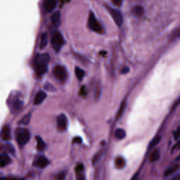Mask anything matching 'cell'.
<instances>
[{
  "label": "cell",
  "mask_w": 180,
  "mask_h": 180,
  "mask_svg": "<svg viewBox=\"0 0 180 180\" xmlns=\"http://www.w3.org/2000/svg\"><path fill=\"white\" fill-rule=\"evenodd\" d=\"M50 57L48 54H38L35 58V70L39 75L44 74L47 70V66Z\"/></svg>",
  "instance_id": "obj_1"
},
{
  "label": "cell",
  "mask_w": 180,
  "mask_h": 180,
  "mask_svg": "<svg viewBox=\"0 0 180 180\" xmlns=\"http://www.w3.org/2000/svg\"><path fill=\"white\" fill-rule=\"evenodd\" d=\"M64 43H65V41H64L63 37L60 34V32H58V31L54 32V34L52 36V44L53 48L56 52H58Z\"/></svg>",
  "instance_id": "obj_2"
},
{
  "label": "cell",
  "mask_w": 180,
  "mask_h": 180,
  "mask_svg": "<svg viewBox=\"0 0 180 180\" xmlns=\"http://www.w3.org/2000/svg\"><path fill=\"white\" fill-rule=\"evenodd\" d=\"M88 25L89 28L91 30L97 32L98 33H101L103 32V29L101 25L99 24V21L97 20L94 14L92 12H90L89 16V21H88Z\"/></svg>",
  "instance_id": "obj_3"
},
{
  "label": "cell",
  "mask_w": 180,
  "mask_h": 180,
  "mask_svg": "<svg viewBox=\"0 0 180 180\" xmlns=\"http://www.w3.org/2000/svg\"><path fill=\"white\" fill-rule=\"evenodd\" d=\"M30 132L27 130H21L18 133L17 142L21 146L25 145L30 140Z\"/></svg>",
  "instance_id": "obj_4"
},
{
  "label": "cell",
  "mask_w": 180,
  "mask_h": 180,
  "mask_svg": "<svg viewBox=\"0 0 180 180\" xmlns=\"http://www.w3.org/2000/svg\"><path fill=\"white\" fill-rule=\"evenodd\" d=\"M54 75L55 76L56 79H58L60 81H64L67 77V72H66V68L63 66H56L54 68Z\"/></svg>",
  "instance_id": "obj_5"
},
{
  "label": "cell",
  "mask_w": 180,
  "mask_h": 180,
  "mask_svg": "<svg viewBox=\"0 0 180 180\" xmlns=\"http://www.w3.org/2000/svg\"><path fill=\"white\" fill-rule=\"evenodd\" d=\"M108 11H109V12H110L111 15H112L115 23H116L118 26L122 25V23H123V18H122V13H121L118 10H116V9H111V8H108Z\"/></svg>",
  "instance_id": "obj_6"
},
{
  "label": "cell",
  "mask_w": 180,
  "mask_h": 180,
  "mask_svg": "<svg viewBox=\"0 0 180 180\" xmlns=\"http://www.w3.org/2000/svg\"><path fill=\"white\" fill-rule=\"evenodd\" d=\"M68 120L64 114H60L57 118V125L58 128L60 131H64L67 128Z\"/></svg>",
  "instance_id": "obj_7"
},
{
  "label": "cell",
  "mask_w": 180,
  "mask_h": 180,
  "mask_svg": "<svg viewBox=\"0 0 180 180\" xmlns=\"http://www.w3.org/2000/svg\"><path fill=\"white\" fill-rule=\"evenodd\" d=\"M56 4H57L56 0H44V7L45 10L48 12H51L54 10L56 7Z\"/></svg>",
  "instance_id": "obj_8"
},
{
  "label": "cell",
  "mask_w": 180,
  "mask_h": 180,
  "mask_svg": "<svg viewBox=\"0 0 180 180\" xmlns=\"http://www.w3.org/2000/svg\"><path fill=\"white\" fill-rule=\"evenodd\" d=\"M46 97V94L44 91H41L37 94V95L35 96V99H34V103L35 105L40 104L41 103H42L44 101V99Z\"/></svg>",
  "instance_id": "obj_9"
},
{
  "label": "cell",
  "mask_w": 180,
  "mask_h": 180,
  "mask_svg": "<svg viewBox=\"0 0 180 180\" xmlns=\"http://www.w3.org/2000/svg\"><path fill=\"white\" fill-rule=\"evenodd\" d=\"M52 24L55 27H58L60 24V11H56L53 13L51 18Z\"/></svg>",
  "instance_id": "obj_10"
},
{
  "label": "cell",
  "mask_w": 180,
  "mask_h": 180,
  "mask_svg": "<svg viewBox=\"0 0 180 180\" xmlns=\"http://www.w3.org/2000/svg\"><path fill=\"white\" fill-rule=\"evenodd\" d=\"M1 137L4 140L9 141L11 139V131L8 126H4L1 130Z\"/></svg>",
  "instance_id": "obj_11"
},
{
  "label": "cell",
  "mask_w": 180,
  "mask_h": 180,
  "mask_svg": "<svg viewBox=\"0 0 180 180\" xmlns=\"http://www.w3.org/2000/svg\"><path fill=\"white\" fill-rule=\"evenodd\" d=\"M49 164V160L46 158L45 157H40L37 160V165L40 168L46 167Z\"/></svg>",
  "instance_id": "obj_12"
},
{
  "label": "cell",
  "mask_w": 180,
  "mask_h": 180,
  "mask_svg": "<svg viewBox=\"0 0 180 180\" xmlns=\"http://www.w3.org/2000/svg\"><path fill=\"white\" fill-rule=\"evenodd\" d=\"M48 43V35L46 32H44L43 34L41 35V38H40V49H43L45 48L47 45Z\"/></svg>",
  "instance_id": "obj_13"
},
{
  "label": "cell",
  "mask_w": 180,
  "mask_h": 180,
  "mask_svg": "<svg viewBox=\"0 0 180 180\" xmlns=\"http://www.w3.org/2000/svg\"><path fill=\"white\" fill-rule=\"evenodd\" d=\"M1 167H4V166L7 165L8 164L11 163V158H9V156L6 153H2L1 155Z\"/></svg>",
  "instance_id": "obj_14"
},
{
  "label": "cell",
  "mask_w": 180,
  "mask_h": 180,
  "mask_svg": "<svg viewBox=\"0 0 180 180\" xmlns=\"http://www.w3.org/2000/svg\"><path fill=\"white\" fill-rule=\"evenodd\" d=\"M115 137L118 139H124L125 136H126V132H125V131L123 130V129H117V130H115Z\"/></svg>",
  "instance_id": "obj_15"
},
{
  "label": "cell",
  "mask_w": 180,
  "mask_h": 180,
  "mask_svg": "<svg viewBox=\"0 0 180 180\" xmlns=\"http://www.w3.org/2000/svg\"><path fill=\"white\" fill-rule=\"evenodd\" d=\"M115 163L117 168H118V169H122V168L125 167V159L122 157L116 158Z\"/></svg>",
  "instance_id": "obj_16"
},
{
  "label": "cell",
  "mask_w": 180,
  "mask_h": 180,
  "mask_svg": "<svg viewBox=\"0 0 180 180\" xmlns=\"http://www.w3.org/2000/svg\"><path fill=\"white\" fill-rule=\"evenodd\" d=\"M160 140H161V136H160V135H158V136H155V137L153 138V139L150 142L149 146H148V148H149V149H152V148H153L155 146H156L158 144H159Z\"/></svg>",
  "instance_id": "obj_17"
},
{
  "label": "cell",
  "mask_w": 180,
  "mask_h": 180,
  "mask_svg": "<svg viewBox=\"0 0 180 180\" xmlns=\"http://www.w3.org/2000/svg\"><path fill=\"white\" fill-rule=\"evenodd\" d=\"M160 158V152L158 150H155L152 152V153L150 154L149 160L150 162H156Z\"/></svg>",
  "instance_id": "obj_18"
},
{
  "label": "cell",
  "mask_w": 180,
  "mask_h": 180,
  "mask_svg": "<svg viewBox=\"0 0 180 180\" xmlns=\"http://www.w3.org/2000/svg\"><path fill=\"white\" fill-rule=\"evenodd\" d=\"M45 146V143L44 141L42 139V138L40 136H37V148L39 150H43L44 149Z\"/></svg>",
  "instance_id": "obj_19"
},
{
  "label": "cell",
  "mask_w": 180,
  "mask_h": 180,
  "mask_svg": "<svg viewBox=\"0 0 180 180\" xmlns=\"http://www.w3.org/2000/svg\"><path fill=\"white\" fill-rule=\"evenodd\" d=\"M178 168H179V165H175L173 166V167H169L164 172V176H165V177L170 176V175H172V174H173L175 172L177 171Z\"/></svg>",
  "instance_id": "obj_20"
},
{
  "label": "cell",
  "mask_w": 180,
  "mask_h": 180,
  "mask_svg": "<svg viewBox=\"0 0 180 180\" xmlns=\"http://www.w3.org/2000/svg\"><path fill=\"white\" fill-rule=\"evenodd\" d=\"M75 75L77 76V79L80 80H82L83 79L84 76H85V71L83 70H82L81 68L76 67L75 68Z\"/></svg>",
  "instance_id": "obj_21"
},
{
  "label": "cell",
  "mask_w": 180,
  "mask_h": 180,
  "mask_svg": "<svg viewBox=\"0 0 180 180\" xmlns=\"http://www.w3.org/2000/svg\"><path fill=\"white\" fill-rule=\"evenodd\" d=\"M133 12L136 16H141L144 13V9L141 6H136L133 9Z\"/></svg>",
  "instance_id": "obj_22"
},
{
  "label": "cell",
  "mask_w": 180,
  "mask_h": 180,
  "mask_svg": "<svg viewBox=\"0 0 180 180\" xmlns=\"http://www.w3.org/2000/svg\"><path fill=\"white\" fill-rule=\"evenodd\" d=\"M125 106H126V103H125V101L122 103V104L120 105V108H119V110L118 112L117 113V116H116V119L120 118L121 116H122V115L123 114V113H124L125 109Z\"/></svg>",
  "instance_id": "obj_23"
},
{
  "label": "cell",
  "mask_w": 180,
  "mask_h": 180,
  "mask_svg": "<svg viewBox=\"0 0 180 180\" xmlns=\"http://www.w3.org/2000/svg\"><path fill=\"white\" fill-rule=\"evenodd\" d=\"M23 101H21V100H18L15 101L14 103H13V108L15 109V110H19V109H21V108L23 106Z\"/></svg>",
  "instance_id": "obj_24"
},
{
  "label": "cell",
  "mask_w": 180,
  "mask_h": 180,
  "mask_svg": "<svg viewBox=\"0 0 180 180\" xmlns=\"http://www.w3.org/2000/svg\"><path fill=\"white\" fill-rule=\"evenodd\" d=\"M30 118H31L30 114L25 115V116L23 117L22 120H21V123H22V124H23V125H25L29 124V122H30Z\"/></svg>",
  "instance_id": "obj_25"
},
{
  "label": "cell",
  "mask_w": 180,
  "mask_h": 180,
  "mask_svg": "<svg viewBox=\"0 0 180 180\" xmlns=\"http://www.w3.org/2000/svg\"><path fill=\"white\" fill-rule=\"evenodd\" d=\"M66 178V173H63V172H61L59 174H58L57 176H56V179L57 180H64Z\"/></svg>",
  "instance_id": "obj_26"
},
{
  "label": "cell",
  "mask_w": 180,
  "mask_h": 180,
  "mask_svg": "<svg viewBox=\"0 0 180 180\" xmlns=\"http://www.w3.org/2000/svg\"><path fill=\"white\" fill-rule=\"evenodd\" d=\"M180 137V127L177 128V130L175 131V133H174V138H175V140H177Z\"/></svg>",
  "instance_id": "obj_27"
},
{
  "label": "cell",
  "mask_w": 180,
  "mask_h": 180,
  "mask_svg": "<svg viewBox=\"0 0 180 180\" xmlns=\"http://www.w3.org/2000/svg\"><path fill=\"white\" fill-rule=\"evenodd\" d=\"M87 94V90H86L85 87H82L81 89L80 90V95L83 96V97H85V96Z\"/></svg>",
  "instance_id": "obj_28"
},
{
  "label": "cell",
  "mask_w": 180,
  "mask_h": 180,
  "mask_svg": "<svg viewBox=\"0 0 180 180\" xmlns=\"http://www.w3.org/2000/svg\"><path fill=\"white\" fill-rule=\"evenodd\" d=\"M112 1L115 5L118 6V7H120L122 3V0H112Z\"/></svg>",
  "instance_id": "obj_29"
},
{
  "label": "cell",
  "mask_w": 180,
  "mask_h": 180,
  "mask_svg": "<svg viewBox=\"0 0 180 180\" xmlns=\"http://www.w3.org/2000/svg\"><path fill=\"white\" fill-rule=\"evenodd\" d=\"M99 154H97V155H95L94 157L93 158V163L95 164L96 163H97V161L99 159Z\"/></svg>",
  "instance_id": "obj_30"
},
{
  "label": "cell",
  "mask_w": 180,
  "mask_h": 180,
  "mask_svg": "<svg viewBox=\"0 0 180 180\" xmlns=\"http://www.w3.org/2000/svg\"><path fill=\"white\" fill-rule=\"evenodd\" d=\"M73 143H77V144H80L82 142V139L80 137H75L74 139L73 140Z\"/></svg>",
  "instance_id": "obj_31"
},
{
  "label": "cell",
  "mask_w": 180,
  "mask_h": 180,
  "mask_svg": "<svg viewBox=\"0 0 180 180\" xmlns=\"http://www.w3.org/2000/svg\"><path fill=\"white\" fill-rule=\"evenodd\" d=\"M129 70H130V69H129L128 67H125L122 69V71H121V73H122V74H126V73H128Z\"/></svg>",
  "instance_id": "obj_32"
},
{
  "label": "cell",
  "mask_w": 180,
  "mask_h": 180,
  "mask_svg": "<svg viewBox=\"0 0 180 180\" xmlns=\"http://www.w3.org/2000/svg\"><path fill=\"white\" fill-rule=\"evenodd\" d=\"M77 170H79V171L83 170V165H78L77 166Z\"/></svg>",
  "instance_id": "obj_33"
},
{
  "label": "cell",
  "mask_w": 180,
  "mask_h": 180,
  "mask_svg": "<svg viewBox=\"0 0 180 180\" xmlns=\"http://www.w3.org/2000/svg\"><path fill=\"white\" fill-rule=\"evenodd\" d=\"M178 148V149H179V148H180V141L175 146V148Z\"/></svg>",
  "instance_id": "obj_34"
},
{
  "label": "cell",
  "mask_w": 180,
  "mask_h": 180,
  "mask_svg": "<svg viewBox=\"0 0 180 180\" xmlns=\"http://www.w3.org/2000/svg\"><path fill=\"white\" fill-rule=\"evenodd\" d=\"M11 180H25L24 179H23V178H13Z\"/></svg>",
  "instance_id": "obj_35"
},
{
  "label": "cell",
  "mask_w": 180,
  "mask_h": 180,
  "mask_svg": "<svg viewBox=\"0 0 180 180\" xmlns=\"http://www.w3.org/2000/svg\"><path fill=\"white\" fill-rule=\"evenodd\" d=\"M77 180H85V179H84V177H83V176H80V177L78 178Z\"/></svg>",
  "instance_id": "obj_36"
},
{
  "label": "cell",
  "mask_w": 180,
  "mask_h": 180,
  "mask_svg": "<svg viewBox=\"0 0 180 180\" xmlns=\"http://www.w3.org/2000/svg\"><path fill=\"white\" fill-rule=\"evenodd\" d=\"M132 180H139V179H138V178H137V177H134V178H133V179H132Z\"/></svg>",
  "instance_id": "obj_37"
},
{
  "label": "cell",
  "mask_w": 180,
  "mask_h": 180,
  "mask_svg": "<svg viewBox=\"0 0 180 180\" xmlns=\"http://www.w3.org/2000/svg\"><path fill=\"white\" fill-rule=\"evenodd\" d=\"M177 160H180V154H179V156H178V157L177 158Z\"/></svg>",
  "instance_id": "obj_38"
},
{
  "label": "cell",
  "mask_w": 180,
  "mask_h": 180,
  "mask_svg": "<svg viewBox=\"0 0 180 180\" xmlns=\"http://www.w3.org/2000/svg\"><path fill=\"white\" fill-rule=\"evenodd\" d=\"M178 38H180V30L179 31V33H178Z\"/></svg>",
  "instance_id": "obj_39"
},
{
  "label": "cell",
  "mask_w": 180,
  "mask_h": 180,
  "mask_svg": "<svg viewBox=\"0 0 180 180\" xmlns=\"http://www.w3.org/2000/svg\"><path fill=\"white\" fill-rule=\"evenodd\" d=\"M1 180H7V179H6V178H4V177H2L1 179Z\"/></svg>",
  "instance_id": "obj_40"
},
{
  "label": "cell",
  "mask_w": 180,
  "mask_h": 180,
  "mask_svg": "<svg viewBox=\"0 0 180 180\" xmlns=\"http://www.w3.org/2000/svg\"><path fill=\"white\" fill-rule=\"evenodd\" d=\"M178 179H179V180H180V175L179 176V177H178Z\"/></svg>",
  "instance_id": "obj_41"
}]
</instances>
